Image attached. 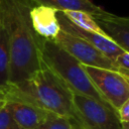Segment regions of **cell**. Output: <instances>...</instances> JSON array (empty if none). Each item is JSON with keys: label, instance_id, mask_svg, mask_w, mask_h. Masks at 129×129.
<instances>
[{"label": "cell", "instance_id": "7c38bea8", "mask_svg": "<svg viewBox=\"0 0 129 129\" xmlns=\"http://www.w3.org/2000/svg\"><path fill=\"white\" fill-rule=\"evenodd\" d=\"M10 88V54L8 37L0 23V94L5 95Z\"/></svg>", "mask_w": 129, "mask_h": 129}, {"label": "cell", "instance_id": "277c9868", "mask_svg": "<svg viewBox=\"0 0 129 129\" xmlns=\"http://www.w3.org/2000/svg\"><path fill=\"white\" fill-rule=\"evenodd\" d=\"M75 120L82 129H122L118 113L109 105L73 94Z\"/></svg>", "mask_w": 129, "mask_h": 129}, {"label": "cell", "instance_id": "9c48e42d", "mask_svg": "<svg viewBox=\"0 0 129 129\" xmlns=\"http://www.w3.org/2000/svg\"><path fill=\"white\" fill-rule=\"evenodd\" d=\"M55 9L43 5H33L29 11L32 28L42 39L54 40L60 31Z\"/></svg>", "mask_w": 129, "mask_h": 129}, {"label": "cell", "instance_id": "2e32d148", "mask_svg": "<svg viewBox=\"0 0 129 129\" xmlns=\"http://www.w3.org/2000/svg\"><path fill=\"white\" fill-rule=\"evenodd\" d=\"M118 116L122 123L129 122V98L122 104V106L118 110Z\"/></svg>", "mask_w": 129, "mask_h": 129}, {"label": "cell", "instance_id": "d6986e66", "mask_svg": "<svg viewBox=\"0 0 129 129\" xmlns=\"http://www.w3.org/2000/svg\"><path fill=\"white\" fill-rule=\"evenodd\" d=\"M80 129H82V128H80Z\"/></svg>", "mask_w": 129, "mask_h": 129}, {"label": "cell", "instance_id": "ac0fdd59", "mask_svg": "<svg viewBox=\"0 0 129 129\" xmlns=\"http://www.w3.org/2000/svg\"><path fill=\"white\" fill-rule=\"evenodd\" d=\"M122 129H129V122L122 123Z\"/></svg>", "mask_w": 129, "mask_h": 129}, {"label": "cell", "instance_id": "8992f818", "mask_svg": "<svg viewBox=\"0 0 129 129\" xmlns=\"http://www.w3.org/2000/svg\"><path fill=\"white\" fill-rule=\"evenodd\" d=\"M54 41L63 49H66L70 54H72L83 66L106 69L121 73L115 61L107 57L95 46L76 35L70 34L60 29Z\"/></svg>", "mask_w": 129, "mask_h": 129}, {"label": "cell", "instance_id": "5bb4252c", "mask_svg": "<svg viewBox=\"0 0 129 129\" xmlns=\"http://www.w3.org/2000/svg\"><path fill=\"white\" fill-rule=\"evenodd\" d=\"M76 121L69 117L50 113L49 116L33 129H80Z\"/></svg>", "mask_w": 129, "mask_h": 129}, {"label": "cell", "instance_id": "7a4b0ae2", "mask_svg": "<svg viewBox=\"0 0 129 129\" xmlns=\"http://www.w3.org/2000/svg\"><path fill=\"white\" fill-rule=\"evenodd\" d=\"M5 99L26 101L50 113L76 121L73 92L44 64L27 80L10 86Z\"/></svg>", "mask_w": 129, "mask_h": 129}, {"label": "cell", "instance_id": "e0dca14e", "mask_svg": "<svg viewBox=\"0 0 129 129\" xmlns=\"http://www.w3.org/2000/svg\"><path fill=\"white\" fill-rule=\"evenodd\" d=\"M5 104V95L0 94V108H2Z\"/></svg>", "mask_w": 129, "mask_h": 129}, {"label": "cell", "instance_id": "3957f363", "mask_svg": "<svg viewBox=\"0 0 129 129\" xmlns=\"http://www.w3.org/2000/svg\"><path fill=\"white\" fill-rule=\"evenodd\" d=\"M39 51L42 63L53 72L73 94L84 95L109 105L93 85L83 64L54 40L39 37Z\"/></svg>", "mask_w": 129, "mask_h": 129}, {"label": "cell", "instance_id": "5b68a950", "mask_svg": "<svg viewBox=\"0 0 129 129\" xmlns=\"http://www.w3.org/2000/svg\"><path fill=\"white\" fill-rule=\"evenodd\" d=\"M95 88L105 101L118 112L122 104L129 98V81L121 73L83 66Z\"/></svg>", "mask_w": 129, "mask_h": 129}, {"label": "cell", "instance_id": "4fadbf2b", "mask_svg": "<svg viewBox=\"0 0 129 129\" xmlns=\"http://www.w3.org/2000/svg\"><path fill=\"white\" fill-rule=\"evenodd\" d=\"M61 12L76 26L84 30L92 31V32L101 34L103 36H107L106 33L103 31V29L100 27V25L97 23V21L91 14L85 11H61Z\"/></svg>", "mask_w": 129, "mask_h": 129}, {"label": "cell", "instance_id": "52a82bcc", "mask_svg": "<svg viewBox=\"0 0 129 129\" xmlns=\"http://www.w3.org/2000/svg\"><path fill=\"white\" fill-rule=\"evenodd\" d=\"M56 16L58 19L60 29L62 31H66L70 34L76 35V36L86 40L87 42H89L90 44L95 46L98 50H100L102 53H104L107 57H109L113 61L119 54H121L124 51L115 42H113L109 37L103 36L101 34H98V33L92 32V31L84 30V29L76 26L63 15V13L61 11H56Z\"/></svg>", "mask_w": 129, "mask_h": 129}, {"label": "cell", "instance_id": "9a60e30c", "mask_svg": "<svg viewBox=\"0 0 129 129\" xmlns=\"http://www.w3.org/2000/svg\"><path fill=\"white\" fill-rule=\"evenodd\" d=\"M0 129H22L13 119L5 106L0 108Z\"/></svg>", "mask_w": 129, "mask_h": 129}, {"label": "cell", "instance_id": "6da1fadb", "mask_svg": "<svg viewBox=\"0 0 129 129\" xmlns=\"http://www.w3.org/2000/svg\"><path fill=\"white\" fill-rule=\"evenodd\" d=\"M30 0H0V23L6 30L10 54V86L17 85L43 66L39 37L34 32Z\"/></svg>", "mask_w": 129, "mask_h": 129}, {"label": "cell", "instance_id": "8fae6325", "mask_svg": "<svg viewBox=\"0 0 129 129\" xmlns=\"http://www.w3.org/2000/svg\"><path fill=\"white\" fill-rule=\"evenodd\" d=\"M36 5L51 7L57 11H85L94 18L103 17L109 12L91 0H30Z\"/></svg>", "mask_w": 129, "mask_h": 129}, {"label": "cell", "instance_id": "ba28073f", "mask_svg": "<svg viewBox=\"0 0 129 129\" xmlns=\"http://www.w3.org/2000/svg\"><path fill=\"white\" fill-rule=\"evenodd\" d=\"M4 106L22 129H33L50 114L34 104L17 99H5Z\"/></svg>", "mask_w": 129, "mask_h": 129}, {"label": "cell", "instance_id": "30bf717a", "mask_svg": "<svg viewBox=\"0 0 129 129\" xmlns=\"http://www.w3.org/2000/svg\"><path fill=\"white\" fill-rule=\"evenodd\" d=\"M106 35L124 51L129 52V17L108 13L95 18Z\"/></svg>", "mask_w": 129, "mask_h": 129}]
</instances>
